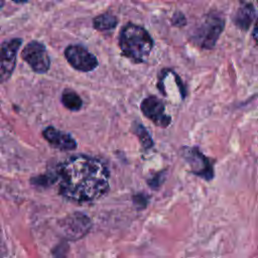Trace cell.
I'll return each instance as SVG.
<instances>
[{
  "label": "cell",
  "instance_id": "cell-1",
  "mask_svg": "<svg viewBox=\"0 0 258 258\" xmlns=\"http://www.w3.org/2000/svg\"><path fill=\"white\" fill-rule=\"evenodd\" d=\"M55 174L59 195L75 203L96 201L109 190L110 171L101 159L93 156H70L56 166Z\"/></svg>",
  "mask_w": 258,
  "mask_h": 258
},
{
  "label": "cell",
  "instance_id": "cell-2",
  "mask_svg": "<svg viewBox=\"0 0 258 258\" xmlns=\"http://www.w3.org/2000/svg\"><path fill=\"white\" fill-rule=\"evenodd\" d=\"M153 44V39L148 31L137 24H126L119 35L122 54L136 63L144 62L148 58Z\"/></svg>",
  "mask_w": 258,
  "mask_h": 258
},
{
  "label": "cell",
  "instance_id": "cell-3",
  "mask_svg": "<svg viewBox=\"0 0 258 258\" xmlns=\"http://www.w3.org/2000/svg\"><path fill=\"white\" fill-rule=\"evenodd\" d=\"M224 27V19L217 13H210L195 30L192 40L204 49H212L216 45Z\"/></svg>",
  "mask_w": 258,
  "mask_h": 258
},
{
  "label": "cell",
  "instance_id": "cell-4",
  "mask_svg": "<svg viewBox=\"0 0 258 258\" xmlns=\"http://www.w3.org/2000/svg\"><path fill=\"white\" fill-rule=\"evenodd\" d=\"M180 155L196 175L206 180L213 179L214 168L212 162L198 147L183 146L180 149Z\"/></svg>",
  "mask_w": 258,
  "mask_h": 258
},
{
  "label": "cell",
  "instance_id": "cell-5",
  "mask_svg": "<svg viewBox=\"0 0 258 258\" xmlns=\"http://www.w3.org/2000/svg\"><path fill=\"white\" fill-rule=\"evenodd\" d=\"M22 59L36 74H45L50 68V58L45 46L36 40L27 43L21 51Z\"/></svg>",
  "mask_w": 258,
  "mask_h": 258
},
{
  "label": "cell",
  "instance_id": "cell-6",
  "mask_svg": "<svg viewBox=\"0 0 258 258\" xmlns=\"http://www.w3.org/2000/svg\"><path fill=\"white\" fill-rule=\"evenodd\" d=\"M68 62L77 71L89 73L98 67L97 57L86 47L80 44H71L64 49Z\"/></svg>",
  "mask_w": 258,
  "mask_h": 258
},
{
  "label": "cell",
  "instance_id": "cell-7",
  "mask_svg": "<svg viewBox=\"0 0 258 258\" xmlns=\"http://www.w3.org/2000/svg\"><path fill=\"white\" fill-rule=\"evenodd\" d=\"M21 43V38H13L0 47V83L6 82L12 76Z\"/></svg>",
  "mask_w": 258,
  "mask_h": 258
},
{
  "label": "cell",
  "instance_id": "cell-8",
  "mask_svg": "<svg viewBox=\"0 0 258 258\" xmlns=\"http://www.w3.org/2000/svg\"><path fill=\"white\" fill-rule=\"evenodd\" d=\"M140 109L143 115L158 127L166 128L171 123V117L165 113L163 102L156 96H149L143 99Z\"/></svg>",
  "mask_w": 258,
  "mask_h": 258
},
{
  "label": "cell",
  "instance_id": "cell-9",
  "mask_svg": "<svg viewBox=\"0 0 258 258\" xmlns=\"http://www.w3.org/2000/svg\"><path fill=\"white\" fill-rule=\"evenodd\" d=\"M91 227V219L82 213L70 215L63 220L61 225L64 236L70 240H78L84 237L90 231Z\"/></svg>",
  "mask_w": 258,
  "mask_h": 258
},
{
  "label": "cell",
  "instance_id": "cell-10",
  "mask_svg": "<svg viewBox=\"0 0 258 258\" xmlns=\"http://www.w3.org/2000/svg\"><path fill=\"white\" fill-rule=\"evenodd\" d=\"M43 138L54 148H57L62 151H72L77 148V141L75 138L59 129H56L52 126L46 127L42 132Z\"/></svg>",
  "mask_w": 258,
  "mask_h": 258
},
{
  "label": "cell",
  "instance_id": "cell-11",
  "mask_svg": "<svg viewBox=\"0 0 258 258\" xmlns=\"http://www.w3.org/2000/svg\"><path fill=\"white\" fill-rule=\"evenodd\" d=\"M256 17V9L252 3H243L238 8L235 16H234V23L240 29L248 30L251 26L252 22L255 20Z\"/></svg>",
  "mask_w": 258,
  "mask_h": 258
},
{
  "label": "cell",
  "instance_id": "cell-12",
  "mask_svg": "<svg viewBox=\"0 0 258 258\" xmlns=\"http://www.w3.org/2000/svg\"><path fill=\"white\" fill-rule=\"evenodd\" d=\"M118 24L117 18L110 13H104L101 15H98L93 20V26L95 29L100 31H106L111 30L115 28Z\"/></svg>",
  "mask_w": 258,
  "mask_h": 258
},
{
  "label": "cell",
  "instance_id": "cell-13",
  "mask_svg": "<svg viewBox=\"0 0 258 258\" xmlns=\"http://www.w3.org/2000/svg\"><path fill=\"white\" fill-rule=\"evenodd\" d=\"M61 103L70 111H79L83 106L81 97L73 90L67 89L61 94Z\"/></svg>",
  "mask_w": 258,
  "mask_h": 258
},
{
  "label": "cell",
  "instance_id": "cell-14",
  "mask_svg": "<svg viewBox=\"0 0 258 258\" xmlns=\"http://www.w3.org/2000/svg\"><path fill=\"white\" fill-rule=\"evenodd\" d=\"M132 130H133L134 134L137 135V137L139 138L140 144L142 145V147H143L145 150L150 149V148L153 147L154 142H153V140H152L150 134L148 133V131L146 130V128H145L142 124L135 122V123L133 124Z\"/></svg>",
  "mask_w": 258,
  "mask_h": 258
},
{
  "label": "cell",
  "instance_id": "cell-15",
  "mask_svg": "<svg viewBox=\"0 0 258 258\" xmlns=\"http://www.w3.org/2000/svg\"><path fill=\"white\" fill-rule=\"evenodd\" d=\"M56 181V174L55 173H46L43 175L35 176L31 179V182L35 185H41V186H47L49 184H52Z\"/></svg>",
  "mask_w": 258,
  "mask_h": 258
},
{
  "label": "cell",
  "instance_id": "cell-16",
  "mask_svg": "<svg viewBox=\"0 0 258 258\" xmlns=\"http://www.w3.org/2000/svg\"><path fill=\"white\" fill-rule=\"evenodd\" d=\"M171 22L174 26L182 27L186 24V19L181 12H175L171 18Z\"/></svg>",
  "mask_w": 258,
  "mask_h": 258
},
{
  "label": "cell",
  "instance_id": "cell-17",
  "mask_svg": "<svg viewBox=\"0 0 258 258\" xmlns=\"http://www.w3.org/2000/svg\"><path fill=\"white\" fill-rule=\"evenodd\" d=\"M133 203H134V205H135L137 208H139V209L146 207V199H145V197L142 196V195H136V196H134V198H133Z\"/></svg>",
  "mask_w": 258,
  "mask_h": 258
},
{
  "label": "cell",
  "instance_id": "cell-18",
  "mask_svg": "<svg viewBox=\"0 0 258 258\" xmlns=\"http://www.w3.org/2000/svg\"><path fill=\"white\" fill-rule=\"evenodd\" d=\"M253 37L256 41V39H257V26H256V24L254 25V29H253Z\"/></svg>",
  "mask_w": 258,
  "mask_h": 258
},
{
  "label": "cell",
  "instance_id": "cell-19",
  "mask_svg": "<svg viewBox=\"0 0 258 258\" xmlns=\"http://www.w3.org/2000/svg\"><path fill=\"white\" fill-rule=\"evenodd\" d=\"M14 2H17V3H24V2H27L28 0H12Z\"/></svg>",
  "mask_w": 258,
  "mask_h": 258
},
{
  "label": "cell",
  "instance_id": "cell-20",
  "mask_svg": "<svg viewBox=\"0 0 258 258\" xmlns=\"http://www.w3.org/2000/svg\"><path fill=\"white\" fill-rule=\"evenodd\" d=\"M3 4H4V1L3 0H0V9L2 8V6H3Z\"/></svg>",
  "mask_w": 258,
  "mask_h": 258
}]
</instances>
